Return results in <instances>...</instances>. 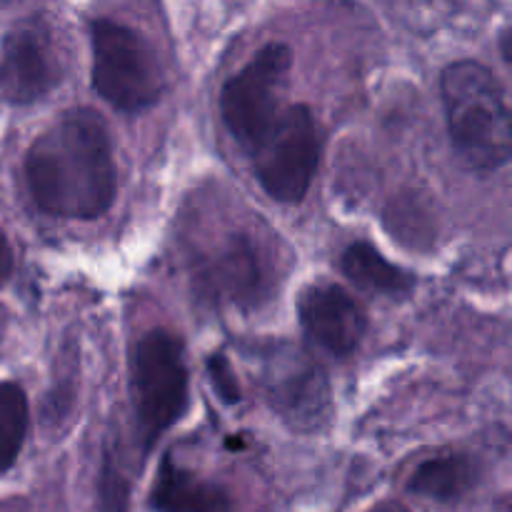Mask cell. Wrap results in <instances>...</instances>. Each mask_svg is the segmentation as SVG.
Segmentation results:
<instances>
[{
	"mask_svg": "<svg viewBox=\"0 0 512 512\" xmlns=\"http://www.w3.org/2000/svg\"><path fill=\"white\" fill-rule=\"evenodd\" d=\"M25 180L35 205L55 218L95 220L118 195L108 125L90 108L60 115L25 153Z\"/></svg>",
	"mask_w": 512,
	"mask_h": 512,
	"instance_id": "1",
	"label": "cell"
},
{
	"mask_svg": "<svg viewBox=\"0 0 512 512\" xmlns=\"http://www.w3.org/2000/svg\"><path fill=\"white\" fill-rule=\"evenodd\" d=\"M450 145L470 170L503 168L512 153L510 108L500 80L478 60L450 63L440 75Z\"/></svg>",
	"mask_w": 512,
	"mask_h": 512,
	"instance_id": "2",
	"label": "cell"
},
{
	"mask_svg": "<svg viewBox=\"0 0 512 512\" xmlns=\"http://www.w3.org/2000/svg\"><path fill=\"white\" fill-rule=\"evenodd\" d=\"M138 440L148 453L155 440L173 428L188 410V365L183 340L170 330H148L135 343L130 360Z\"/></svg>",
	"mask_w": 512,
	"mask_h": 512,
	"instance_id": "3",
	"label": "cell"
},
{
	"mask_svg": "<svg viewBox=\"0 0 512 512\" xmlns=\"http://www.w3.org/2000/svg\"><path fill=\"white\" fill-rule=\"evenodd\" d=\"M93 88L120 113H140L163 95V68L143 33L110 18L90 20Z\"/></svg>",
	"mask_w": 512,
	"mask_h": 512,
	"instance_id": "4",
	"label": "cell"
},
{
	"mask_svg": "<svg viewBox=\"0 0 512 512\" xmlns=\"http://www.w3.org/2000/svg\"><path fill=\"white\" fill-rule=\"evenodd\" d=\"M258 383L270 408L300 433L320 430L333 413V395L323 368L290 343H265L255 348Z\"/></svg>",
	"mask_w": 512,
	"mask_h": 512,
	"instance_id": "5",
	"label": "cell"
},
{
	"mask_svg": "<svg viewBox=\"0 0 512 512\" xmlns=\"http://www.w3.org/2000/svg\"><path fill=\"white\" fill-rule=\"evenodd\" d=\"M293 53L285 43H268L250 58L243 70L223 85L220 115L235 143L250 155L260 148L280 115L283 90Z\"/></svg>",
	"mask_w": 512,
	"mask_h": 512,
	"instance_id": "6",
	"label": "cell"
},
{
	"mask_svg": "<svg viewBox=\"0 0 512 512\" xmlns=\"http://www.w3.org/2000/svg\"><path fill=\"white\" fill-rule=\"evenodd\" d=\"M320 163V138L308 105L280 110L273 130L253 153L260 188L283 205L303 203Z\"/></svg>",
	"mask_w": 512,
	"mask_h": 512,
	"instance_id": "7",
	"label": "cell"
},
{
	"mask_svg": "<svg viewBox=\"0 0 512 512\" xmlns=\"http://www.w3.org/2000/svg\"><path fill=\"white\" fill-rule=\"evenodd\" d=\"M60 83V60L48 28L23 18L0 38V98L15 105L38 103Z\"/></svg>",
	"mask_w": 512,
	"mask_h": 512,
	"instance_id": "8",
	"label": "cell"
},
{
	"mask_svg": "<svg viewBox=\"0 0 512 512\" xmlns=\"http://www.w3.org/2000/svg\"><path fill=\"white\" fill-rule=\"evenodd\" d=\"M298 318L308 340L333 358H348L358 350L368 320L353 295L335 283L310 285L300 293Z\"/></svg>",
	"mask_w": 512,
	"mask_h": 512,
	"instance_id": "9",
	"label": "cell"
},
{
	"mask_svg": "<svg viewBox=\"0 0 512 512\" xmlns=\"http://www.w3.org/2000/svg\"><path fill=\"white\" fill-rule=\"evenodd\" d=\"M150 508L155 512H235L228 490L175 463L173 453L160 463L150 490Z\"/></svg>",
	"mask_w": 512,
	"mask_h": 512,
	"instance_id": "10",
	"label": "cell"
},
{
	"mask_svg": "<svg viewBox=\"0 0 512 512\" xmlns=\"http://www.w3.org/2000/svg\"><path fill=\"white\" fill-rule=\"evenodd\" d=\"M205 280L215 293L235 300V303H250L253 298H258L260 285H263V270H260L253 243L245 235L230 238L228 245L218 250L205 268Z\"/></svg>",
	"mask_w": 512,
	"mask_h": 512,
	"instance_id": "11",
	"label": "cell"
},
{
	"mask_svg": "<svg viewBox=\"0 0 512 512\" xmlns=\"http://www.w3.org/2000/svg\"><path fill=\"white\" fill-rule=\"evenodd\" d=\"M478 483V465L465 453H443L425 460L408 480L410 493L435 503H455Z\"/></svg>",
	"mask_w": 512,
	"mask_h": 512,
	"instance_id": "12",
	"label": "cell"
},
{
	"mask_svg": "<svg viewBox=\"0 0 512 512\" xmlns=\"http://www.w3.org/2000/svg\"><path fill=\"white\" fill-rule=\"evenodd\" d=\"M345 278L353 280L358 288L380 295H408L415 288V278L403 268L390 263L368 240H355L345 248L340 258Z\"/></svg>",
	"mask_w": 512,
	"mask_h": 512,
	"instance_id": "13",
	"label": "cell"
},
{
	"mask_svg": "<svg viewBox=\"0 0 512 512\" xmlns=\"http://www.w3.org/2000/svg\"><path fill=\"white\" fill-rule=\"evenodd\" d=\"M30 425L28 395L18 383H0V473H8L23 450Z\"/></svg>",
	"mask_w": 512,
	"mask_h": 512,
	"instance_id": "14",
	"label": "cell"
},
{
	"mask_svg": "<svg viewBox=\"0 0 512 512\" xmlns=\"http://www.w3.org/2000/svg\"><path fill=\"white\" fill-rule=\"evenodd\" d=\"M130 485L118 470L115 458H105L103 473L98 483V512H128Z\"/></svg>",
	"mask_w": 512,
	"mask_h": 512,
	"instance_id": "15",
	"label": "cell"
},
{
	"mask_svg": "<svg viewBox=\"0 0 512 512\" xmlns=\"http://www.w3.org/2000/svg\"><path fill=\"white\" fill-rule=\"evenodd\" d=\"M208 373L215 395H218L225 405H238L243 395H240V385L238 380H235L233 368H230L228 360H225L223 355H210Z\"/></svg>",
	"mask_w": 512,
	"mask_h": 512,
	"instance_id": "16",
	"label": "cell"
},
{
	"mask_svg": "<svg viewBox=\"0 0 512 512\" xmlns=\"http://www.w3.org/2000/svg\"><path fill=\"white\" fill-rule=\"evenodd\" d=\"M13 265H15L13 248H10L8 238H5V233L0 230V280L10 278V273H13Z\"/></svg>",
	"mask_w": 512,
	"mask_h": 512,
	"instance_id": "17",
	"label": "cell"
},
{
	"mask_svg": "<svg viewBox=\"0 0 512 512\" xmlns=\"http://www.w3.org/2000/svg\"><path fill=\"white\" fill-rule=\"evenodd\" d=\"M368 512H410V510L405 508L403 503H398V500H383V503L373 505Z\"/></svg>",
	"mask_w": 512,
	"mask_h": 512,
	"instance_id": "18",
	"label": "cell"
},
{
	"mask_svg": "<svg viewBox=\"0 0 512 512\" xmlns=\"http://www.w3.org/2000/svg\"><path fill=\"white\" fill-rule=\"evenodd\" d=\"M500 45H503V58H505V63H510V60H512V55H510V28L503 33V43H500Z\"/></svg>",
	"mask_w": 512,
	"mask_h": 512,
	"instance_id": "19",
	"label": "cell"
}]
</instances>
